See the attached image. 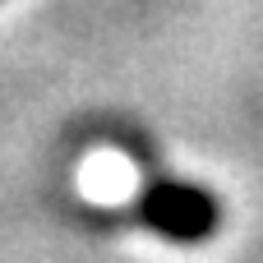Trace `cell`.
<instances>
[{"label":"cell","instance_id":"obj_2","mask_svg":"<svg viewBox=\"0 0 263 263\" xmlns=\"http://www.w3.org/2000/svg\"><path fill=\"white\" fill-rule=\"evenodd\" d=\"M153 213L166 227H176V231H199L213 208L199 194H190V190H162V194H153Z\"/></svg>","mask_w":263,"mask_h":263},{"label":"cell","instance_id":"obj_1","mask_svg":"<svg viewBox=\"0 0 263 263\" xmlns=\"http://www.w3.org/2000/svg\"><path fill=\"white\" fill-rule=\"evenodd\" d=\"M79 190H83V199L106 203V208L129 203V199H139V194H143L134 162H129V157H120V153H111V148H106V153H92V157L79 166Z\"/></svg>","mask_w":263,"mask_h":263}]
</instances>
